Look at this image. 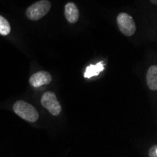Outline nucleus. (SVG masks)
<instances>
[{
  "mask_svg": "<svg viewBox=\"0 0 157 157\" xmlns=\"http://www.w3.org/2000/svg\"><path fill=\"white\" fill-rule=\"evenodd\" d=\"M117 23L119 29L125 36H132L135 34L136 30V26L133 17L130 16L129 14L124 12L120 13L117 17Z\"/></svg>",
  "mask_w": 157,
  "mask_h": 157,
  "instance_id": "nucleus-4",
  "label": "nucleus"
},
{
  "mask_svg": "<svg viewBox=\"0 0 157 157\" xmlns=\"http://www.w3.org/2000/svg\"><path fill=\"white\" fill-rule=\"evenodd\" d=\"M65 16H66V19L68 20V22L71 24H75L78 21L79 10H78L77 6L75 3L70 2V3L66 4V6H65Z\"/></svg>",
  "mask_w": 157,
  "mask_h": 157,
  "instance_id": "nucleus-6",
  "label": "nucleus"
},
{
  "mask_svg": "<svg viewBox=\"0 0 157 157\" xmlns=\"http://www.w3.org/2000/svg\"><path fill=\"white\" fill-rule=\"evenodd\" d=\"M149 156L150 157H156L157 156V146H152L149 151Z\"/></svg>",
  "mask_w": 157,
  "mask_h": 157,
  "instance_id": "nucleus-10",
  "label": "nucleus"
},
{
  "mask_svg": "<svg viewBox=\"0 0 157 157\" xmlns=\"http://www.w3.org/2000/svg\"><path fill=\"white\" fill-rule=\"evenodd\" d=\"M52 81V75L45 71L35 73L29 78V83L33 88H40L41 86L50 84Z\"/></svg>",
  "mask_w": 157,
  "mask_h": 157,
  "instance_id": "nucleus-5",
  "label": "nucleus"
},
{
  "mask_svg": "<svg viewBox=\"0 0 157 157\" xmlns=\"http://www.w3.org/2000/svg\"><path fill=\"white\" fill-rule=\"evenodd\" d=\"M50 9L51 3L48 0H40V1H38L27 8L25 10V15L29 20L38 21L44 17L49 12Z\"/></svg>",
  "mask_w": 157,
  "mask_h": 157,
  "instance_id": "nucleus-2",
  "label": "nucleus"
},
{
  "mask_svg": "<svg viewBox=\"0 0 157 157\" xmlns=\"http://www.w3.org/2000/svg\"><path fill=\"white\" fill-rule=\"evenodd\" d=\"M13 111L20 118L29 122H35L39 119V113L37 109L25 101H17L13 105Z\"/></svg>",
  "mask_w": 157,
  "mask_h": 157,
  "instance_id": "nucleus-1",
  "label": "nucleus"
},
{
  "mask_svg": "<svg viewBox=\"0 0 157 157\" xmlns=\"http://www.w3.org/2000/svg\"><path fill=\"white\" fill-rule=\"evenodd\" d=\"M10 25L8 20H6L3 16L0 15V35L7 36L10 32Z\"/></svg>",
  "mask_w": 157,
  "mask_h": 157,
  "instance_id": "nucleus-9",
  "label": "nucleus"
},
{
  "mask_svg": "<svg viewBox=\"0 0 157 157\" xmlns=\"http://www.w3.org/2000/svg\"><path fill=\"white\" fill-rule=\"evenodd\" d=\"M151 2L152 4L156 5V4H157V0H151Z\"/></svg>",
  "mask_w": 157,
  "mask_h": 157,
  "instance_id": "nucleus-11",
  "label": "nucleus"
},
{
  "mask_svg": "<svg viewBox=\"0 0 157 157\" xmlns=\"http://www.w3.org/2000/svg\"><path fill=\"white\" fill-rule=\"evenodd\" d=\"M147 85L150 90H157V67L151 66L147 73Z\"/></svg>",
  "mask_w": 157,
  "mask_h": 157,
  "instance_id": "nucleus-7",
  "label": "nucleus"
},
{
  "mask_svg": "<svg viewBox=\"0 0 157 157\" xmlns=\"http://www.w3.org/2000/svg\"><path fill=\"white\" fill-rule=\"evenodd\" d=\"M104 69H105L104 62H99L95 65H90L87 67V69H86L84 76L86 78H91L93 76L98 75L101 72H103Z\"/></svg>",
  "mask_w": 157,
  "mask_h": 157,
  "instance_id": "nucleus-8",
  "label": "nucleus"
},
{
  "mask_svg": "<svg viewBox=\"0 0 157 157\" xmlns=\"http://www.w3.org/2000/svg\"><path fill=\"white\" fill-rule=\"evenodd\" d=\"M40 104L46 108L53 116H59L61 112V105L56 94L52 91H46L41 96Z\"/></svg>",
  "mask_w": 157,
  "mask_h": 157,
  "instance_id": "nucleus-3",
  "label": "nucleus"
}]
</instances>
